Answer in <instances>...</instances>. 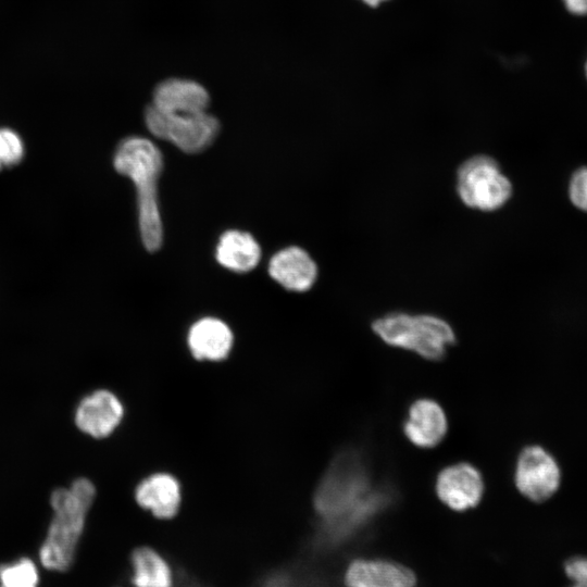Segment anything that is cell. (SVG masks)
I'll list each match as a JSON object with an SVG mask.
<instances>
[{
  "mask_svg": "<svg viewBox=\"0 0 587 587\" xmlns=\"http://www.w3.org/2000/svg\"><path fill=\"white\" fill-rule=\"evenodd\" d=\"M124 407L115 394L99 389L86 396L75 411L76 426L93 438L111 435L121 424Z\"/></svg>",
  "mask_w": 587,
  "mask_h": 587,
  "instance_id": "obj_9",
  "label": "cell"
},
{
  "mask_svg": "<svg viewBox=\"0 0 587 587\" xmlns=\"http://www.w3.org/2000/svg\"><path fill=\"white\" fill-rule=\"evenodd\" d=\"M25 155V145L17 132L0 127V172L17 165Z\"/></svg>",
  "mask_w": 587,
  "mask_h": 587,
  "instance_id": "obj_19",
  "label": "cell"
},
{
  "mask_svg": "<svg viewBox=\"0 0 587 587\" xmlns=\"http://www.w3.org/2000/svg\"><path fill=\"white\" fill-rule=\"evenodd\" d=\"M268 273L285 289L303 292L314 285L317 266L305 250L291 246L272 257Z\"/></svg>",
  "mask_w": 587,
  "mask_h": 587,
  "instance_id": "obj_12",
  "label": "cell"
},
{
  "mask_svg": "<svg viewBox=\"0 0 587 587\" xmlns=\"http://www.w3.org/2000/svg\"><path fill=\"white\" fill-rule=\"evenodd\" d=\"M135 587H173L172 571L166 561L152 548L140 547L132 554Z\"/></svg>",
  "mask_w": 587,
  "mask_h": 587,
  "instance_id": "obj_17",
  "label": "cell"
},
{
  "mask_svg": "<svg viewBox=\"0 0 587 587\" xmlns=\"http://www.w3.org/2000/svg\"><path fill=\"white\" fill-rule=\"evenodd\" d=\"M149 132L187 153L207 149L216 138L218 121L207 111L190 114H166L150 104L145 112Z\"/></svg>",
  "mask_w": 587,
  "mask_h": 587,
  "instance_id": "obj_6",
  "label": "cell"
},
{
  "mask_svg": "<svg viewBox=\"0 0 587 587\" xmlns=\"http://www.w3.org/2000/svg\"><path fill=\"white\" fill-rule=\"evenodd\" d=\"M391 497L388 486L375 482L358 451L340 452L314 491L313 503L323 537L329 541L349 537L384 510Z\"/></svg>",
  "mask_w": 587,
  "mask_h": 587,
  "instance_id": "obj_1",
  "label": "cell"
},
{
  "mask_svg": "<svg viewBox=\"0 0 587 587\" xmlns=\"http://www.w3.org/2000/svg\"><path fill=\"white\" fill-rule=\"evenodd\" d=\"M447 428V417L442 408L430 399L414 401L403 424L408 439L420 448L437 446L444 439Z\"/></svg>",
  "mask_w": 587,
  "mask_h": 587,
  "instance_id": "obj_14",
  "label": "cell"
},
{
  "mask_svg": "<svg viewBox=\"0 0 587 587\" xmlns=\"http://www.w3.org/2000/svg\"><path fill=\"white\" fill-rule=\"evenodd\" d=\"M457 192L469 208L495 211L510 199L512 185L495 159L475 155L459 166Z\"/></svg>",
  "mask_w": 587,
  "mask_h": 587,
  "instance_id": "obj_5",
  "label": "cell"
},
{
  "mask_svg": "<svg viewBox=\"0 0 587 587\" xmlns=\"http://www.w3.org/2000/svg\"><path fill=\"white\" fill-rule=\"evenodd\" d=\"M372 327L387 345L411 350L428 360L441 359L455 341L452 327L435 315L395 312L375 320Z\"/></svg>",
  "mask_w": 587,
  "mask_h": 587,
  "instance_id": "obj_4",
  "label": "cell"
},
{
  "mask_svg": "<svg viewBox=\"0 0 587 587\" xmlns=\"http://www.w3.org/2000/svg\"><path fill=\"white\" fill-rule=\"evenodd\" d=\"M569 195L576 208L587 212V167H582L573 174Z\"/></svg>",
  "mask_w": 587,
  "mask_h": 587,
  "instance_id": "obj_20",
  "label": "cell"
},
{
  "mask_svg": "<svg viewBox=\"0 0 587 587\" xmlns=\"http://www.w3.org/2000/svg\"><path fill=\"white\" fill-rule=\"evenodd\" d=\"M564 572L570 580L567 587H587V555L567 559L564 564Z\"/></svg>",
  "mask_w": 587,
  "mask_h": 587,
  "instance_id": "obj_21",
  "label": "cell"
},
{
  "mask_svg": "<svg viewBox=\"0 0 587 587\" xmlns=\"http://www.w3.org/2000/svg\"><path fill=\"white\" fill-rule=\"evenodd\" d=\"M135 500L157 519H172L177 514L182 503L180 483L171 473H152L136 486Z\"/></svg>",
  "mask_w": 587,
  "mask_h": 587,
  "instance_id": "obj_10",
  "label": "cell"
},
{
  "mask_svg": "<svg viewBox=\"0 0 587 587\" xmlns=\"http://www.w3.org/2000/svg\"><path fill=\"white\" fill-rule=\"evenodd\" d=\"M216 261L234 272L253 270L261 258V249L252 235L241 230H227L218 239Z\"/></svg>",
  "mask_w": 587,
  "mask_h": 587,
  "instance_id": "obj_16",
  "label": "cell"
},
{
  "mask_svg": "<svg viewBox=\"0 0 587 587\" xmlns=\"http://www.w3.org/2000/svg\"><path fill=\"white\" fill-rule=\"evenodd\" d=\"M435 488L444 504L454 511H466L479 503L484 494V480L475 466L460 462L439 472Z\"/></svg>",
  "mask_w": 587,
  "mask_h": 587,
  "instance_id": "obj_8",
  "label": "cell"
},
{
  "mask_svg": "<svg viewBox=\"0 0 587 587\" xmlns=\"http://www.w3.org/2000/svg\"><path fill=\"white\" fill-rule=\"evenodd\" d=\"M35 563L28 558L0 565V587H38Z\"/></svg>",
  "mask_w": 587,
  "mask_h": 587,
  "instance_id": "obj_18",
  "label": "cell"
},
{
  "mask_svg": "<svg viewBox=\"0 0 587 587\" xmlns=\"http://www.w3.org/2000/svg\"><path fill=\"white\" fill-rule=\"evenodd\" d=\"M347 587H415L407 567L383 560H355L345 575Z\"/></svg>",
  "mask_w": 587,
  "mask_h": 587,
  "instance_id": "obj_15",
  "label": "cell"
},
{
  "mask_svg": "<svg viewBox=\"0 0 587 587\" xmlns=\"http://www.w3.org/2000/svg\"><path fill=\"white\" fill-rule=\"evenodd\" d=\"M234 345V334L222 320L205 316L196 321L187 333V346L198 361L225 360Z\"/></svg>",
  "mask_w": 587,
  "mask_h": 587,
  "instance_id": "obj_11",
  "label": "cell"
},
{
  "mask_svg": "<svg viewBox=\"0 0 587 587\" xmlns=\"http://www.w3.org/2000/svg\"><path fill=\"white\" fill-rule=\"evenodd\" d=\"M586 75H587V63H586Z\"/></svg>",
  "mask_w": 587,
  "mask_h": 587,
  "instance_id": "obj_24",
  "label": "cell"
},
{
  "mask_svg": "<svg viewBox=\"0 0 587 587\" xmlns=\"http://www.w3.org/2000/svg\"><path fill=\"white\" fill-rule=\"evenodd\" d=\"M564 3L574 14H587V0H564Z\"/></svg>",
  "mask_w": 587,
  "mask_h": 587,
  "instance_id": "obj_22",
  "label": "cell"
},
{
  "mask_svg": "<svg viewBox=\"0 0 587 587\" xmlns=\"http://www.w3.org/2000/svg\"><path fill=\"white\" fill-rule=\"evenodd\" d=\"M514 477L523 496L542 502L557 491L561 476L558 463L549 452L539 446H529L520 453Z\"/></svg>",
  "mask_w": 587,
  "mask_h": 587,
  "instance_id": "obj_7",
  "label": "cell"
},
{
  "mask_svg": "<svg viewBox=\"0 0 587 587\" xmlns=\"http://www.w3.org/2000/svg\"><path fill=\"white\" fill-rule=\"evenodd\" d=\"M209 101L208 91L199 83L171 78L155 87L151 104L166 114H190L207 111Z\"/></svg>",
  "mask_w": 587,
  "mask_h": 587,
  "instance_id": "obj_13",
  "label": "cell"
},
{
  "mask_svg": "<svg viewBox=\"0 0 587 587\" xmlns=\"http://www.w3.org/2000/svg\"><path fill=\"white\" fill-rule=\"evenodd\" d=\"M361 1L372 8H375L379 5L382 2L387 1V0H361Z\"/></svg>",
  "mask_w": 587,
  "mask_h": 587,
  "instance_id": "obj_23",
  "label": "cell"
},
{
  "mask_svg": "<svg viewBox=\"0 0 587 587\" xmlns=\"http://www.w3.org/2000/svg\"><path fill=\"white\" fill-rule=\"evenodd\" d=\"M95 497V485L87 478H77L70 488H59L52 492L54 515L39 550V559L45 567L65 571L72 565Z\"/></svg>",
  "mask_w": 587,
  "mask_h": 587,
  "instance_id": "obj_3",
  "label": "cell"
},
{
  "mask_svg": "<svg viewBox=\"0 0 587 587\" xmlns=\"http://www.w3.org/2000/svg\"><path fill=\"white\" fill-rule=\"evenodd\" d=\"M113 165L136 187L141 240L148 251L154 252L163 242L158 203V179L163 168V157L152 141L129 137L115 150Z\"/></svg>",
  "mask_w": 587,
  "mask_h": 587,
  "instance_id": "obj_2",
  "label": "cell"
}]
</instances>
